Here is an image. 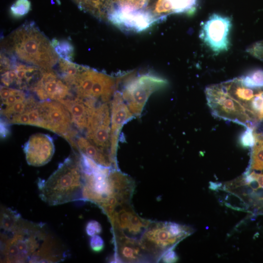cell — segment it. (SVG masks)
Here are the masks:
<instances>
[{
	"mask_svg": "<svg viewBox=\"0 0 263 263\" xmlns=\"http://www.w3.org/2000/svg\"><path fill=\"white\" fill-rule=\"evenodd\" d=\"M1 259L6 263H56L67 257L64 245L44 224L7 208L1 214Z\"/></svg>",
	"mask_w": 263,
	"mask_h": 263,
	"instance_id": "cell-1",
	"label": "cell"
},
{
	"mask_svg": "<svg viewBox=\"0 0 263 263\" xmlns=\"http://www.w3.org/2000/svg\"><path fill=\"white\" fill-rule=\"evenodd\" d=\"M1 46L3 52L41 69H52L59 58L51 42L34 22H26L14 30Z\"/></svg>",
	"mask_w": 263,
	"mask_h": 263,
	"instance_id": "cell-2",
	"label": "cell"
},
{
	"mask_svg": "<svg viewBox=\"0 0 263 263\" xmlns=\"http://www.w3.org/2000/svg\"><path fill=\"white\" fill-rule=\"evenodd\" d=\"M84 183L79 154L74 152L59 164L47 180H39V196L50 206L82 201Z\"/></svg>",
	"mask_w": 263,
	"mask_h": 263,
	"instance_id": "cell-3",
	"label": "cell"
},
{
	"mask_svg": "<svg viewBox=\"0 0 263 263\" xmlns=\"http://www.w3.org/2000/svg\"><path fill=\"white\" fill-rule=\"evenodd\" d=\"M205 94L207 104L214 116L254 130L256 129L258 123L257 116L231 97L222 83L207 87Z\"/></svg>",
	"mask_w": 263,
	"mask_h": 263,
	"instance_id": "cell-4",
	"label": "cell"
},
{
	"mask_svg": "<svg viewBox=\"0 0 263 263\" xmlns=\"http://www.w3.org/2000/svg\"><path fill=\"white\" fill-rule=\"evenodd\" d=\"M180 241L170 231L168 222H150L138 243L148 261H158Z\"/></svg>",
	"mask_w": 263,
	"mask_h": 263,
	"instance_id": "cell-5",
	"label": "cell"
},
{
	"mask_svg": "<svg viewBox=\"0 0 263 263\" xmlns=\"http://www.w3.org/2000/svg\"><path fill=\"white\" fill-rule=\"evenodd\" d=\"M167 84L166 79L150 74L139 75L127 82L121 92L134 116H139L150 94Z\"/></svg>",
	"mask_w": 263,
	"mask_h": 263,
	"instance_id": "cell-6",
	"label": "cell"
},
{
	"mask_svg": "<svg viewBox=\"0 0 263 263\" xmlns=\"http://www.w3.org/2000/svg\"><path fill=\"white\" fill-rule=\"evenodd\" d=\"M39 106L42 128L62 136L70 145L78 132L73 125L67 109L60 102L54 100L39 101Z\"/></svg>",
	"mask_w": 263,
	"mask_h": 263,
	"instance_id": "cell-7",
	"label": "cell"
},
{
	"mask_svg": "<svg viewBox=\"0 0 263 263\" xmlns=\"http://www.w3.org/2000/svg\"><path fill=\"white\" fill-rule=\"evenodd\" d=\"M85 136L117 164L111 152V115L107 102H100L89 118Z\"/></svg>",
	"mask_w": 263,
	"mask_h": 263,
	"instance_id": "cell-8",
	"label": "cell"
},
{
	"mask_svg": "<svg viewBox=\"0 0 263 263\" xmlns=\"http://www.w3.org/2000/svg\"><path fill=\"white\" fill-rule=\"evenodd\" d=\"M108 218L112 225L114 237H122L138 241L151 222L140 217L130 203L118 205Z\"/></svg>",
	"mask_w": 263,
	"mask_h": 263,
	"instance_id": "cell-9",
	"label": "cell"
},
{
	"mask_svg": "<svg viewBox=\"0 0 263 263\" xmlns=\"http://www.w3.org/2000/svg\"><path fill=\"white\" fill-rule=\"evenodd\" d=\"M160 18L148 10L112 6L106 19L123 30L139 32L149 28Z\"/></svg>",
	"mask_w": 263,
	"mask_h": 263,
	"instance_id": "cell-10",
	"label": "cell"
},
{
	"mask_svg": "<svg viewBox=\"0 0 263 263\" xmlns=\"http://www.w3.org/2000/svg\"><path fill=\"white\" fill-rule=\"evenodd\" d=\"M231 26L230 18L213 14L203 23L199 37L215 53L227 51Z\"/></svg>",
	"mask_w": 263,
	"mask_h": 263,
	"instance_id": "cell-11",
	"label": "cell"
},
{
	"mask_svg": "<svg viewBox=\"0 0 263 263\" xmlns=\"http://www.w3.org/2000/svg\"><path fill=\"white\" fill-rule=\"evenodd\" d=\"M30 92L40 101H60L73 96L71 88L52 69H43L40 79Z\"/></svg>",
	"mask_w": 263,
	"mask_h": 263,
	"instance_id": "cell-12",
	"label": "cell"
},
{
	"mask_svg": "<svg viewBox=\"0 0 263 263\" xmlns=\"http://www.w3.org/2000/svg\"><path fill=\"white\" fill-rule=\"evenodd\" d=\"M23 150L29 165L35 167L44 165L51 160L54 153L53 140L47 134H34L25 143Z\"/></svg>",
	"mask_w": 263,
	"mask_h": 263,
	"instance_id": "cell-13",
	"label": "cell"
},
{
	"mask_svg": "<svg viewBox=\"0 0 263 263\" xmlns=\"http://www.w3.org/2000/svg\"><path fill=\"white\" fill-rule=\"evenodd\" d=\"M111 152L113 158L116 160L119 135L124 124L134 116L125 102L120 92L114 93L111 103Z\"/></svg>",
	"mask_w": 263,
	"mask_h": 263,
	"instance_id": "cell-14",
	"label": "cell"
},
{
	"mask_svg": "<svg viewBox=\"0 0 263 263\" xmlns=\"http://www.w3.org/2000/svg\"><path fill=\"white\" fill-rule=\"evenodd\" d=\"M61 103L68 111L73 125L78 132L85 131L90 116L99 101L72 96Z\"/></svg>",
	"mask_w": 263,
	"mask_h": 263,
	"instance_id": "cell-15",
	"label": "cell"
},
{
	"mask_svg": "<svg viewBox=\"0 0 263 263\" xmlns=\"http://www.w3.org/2000/svg\"><path fill=\"white\" fill-rule=\"evenodd\" d=\"M72 148L74 152L84 155L99 165L117 169V165L107 154L78 133L74 138Z\"/></svg>",
	"mask_w": 263,
	"mask_h": 263,
	"instance_id": "cell-16",
	"label": "cell"
},
{
	"mask_svg": "<svg viewBox=\"0 0 263 263\" xmlns=\"http://www.w3.org/2000/svg\"><path fill=\"white\" fill-rule=\"evenodd\" d=\"M15 80L12 88L31 91L40 79L43 69L17 61L12 68Z\"/></svg>",
	"mask_w": 263,
	"mask_h": 263,
	"instance_id": "cell-17",
	"label": "cell"
},
{
	"mask_svg": "<svg viewBox=\"0 0 263 263\" xmlns=\"http://www.w3.org/2000/svg\"><path fill=\"white\" fill-rule=\"evenodd\" d=\"M116 257L126 262L148 261L139 244L138 241L122 237H114Z\"/></svg>",
	"mask_w": 263,
	"mask_h": 263,
	"instance_id": "cell-18",
	"label": "cell"
},
{
	"mask_svg": "<svg viewBox=\"0 0 263 263\" xmlns=\"http://www.w3.org/2000/svg\"><path fill=\"white\" fill-rule=\"evenodd\" d=\"M196 0H157L154 3L152 13L163 18L172 13H183L193 10Z\"/></svg>",
	"mask_w": 263,
	"mask_h": 263,
	"instance_id": "cell-19",
	"label": "cell"
},
{
	"mask_svg": "<svg viewBox=\"0 0 263 263\" xmlns=\"http://www.w3.org/2000/svg\"><path fill=\"white\" fill-rule=\"evenodd\" d=\"M227 94L240 103L248 111L252 99L258 89H253L244 86L239 77L222 82Z\"/></svg>",
	"mask_w": 263,
	"mask_h": 263,
	"instance_id": "cell-20",
	"label": "cell"
},
{
	"mask_svg": "<svg viewBox=\"0 0 263 263\" xmlns=\"http://www.w3.org/2000/svg\"><path fill=\"white\" fill-rule=\"evenodd\" d=\"M80 9L99 19H106L112 0H72Z\"/></svg>",
	"mask_w": 263,
	"mask_h": 263,
	"instance_id": "cell-21",
	"label": "cell"
},
{
	"mask_svg": "<svg viewBox=\"0 0 263 263\" xmlns=\"http://www.w3.org/2000/svg\"><path fill=\"white\" fill-rule=\"evenodd\" d=\"M57 64L58 74L72 90L77 78L84 66L61 58H59Z\"/></svg>",
	"mask_w": 263,
	"mask_h": 263,
	"instance_id": "cell-22",
	"label": "cell"
},
{
	"mask_svg": "<svg viewBox=\"0 0 263 263\" xmlns=\"http://www.w3.org/2000/svg\"><path fill=\"white\" fill-rule=\"evenodd\" d=\"M24 91L16 88L0 86V111L17 102L26 99L29 95Z\"/></svg>",
	"mask_w": 263,
	"mask_h": 263,
	"instance_id": "cell-23",
	"label": "cell"
},
{
	"mask_svg": "<svg viewBox=\"0 0 263 263\" xmlns=\"http://www.w3.org/2000/svg\"><path fill=\"white\" fill-rule=\"evenodd\" d=\"M254 134L256 142L252 149L250 169L263 170V136L255 132Z\"/></svg>",
	"mask_w": 263,
	"mask_h": 263,
	"instance_id": "cell-24",
	"label": "cell"
},
{
	"mask_svg": "<svg viewBox=\"0 0 263 263\" xmlns=\"http://www.w3.org/2000/svg\"><path fill=\"white\" fill-rule=\"evenodd\" d=\"M242 84L246 87L257 89L263 88V70L256 69L239 77Z\"/></svg>",
	"mask_w": 263,
	"mask_h": 263,
	"instance_id": "cell-25",
	"label": "cell"
},
{
	"mask_svg": "<svg viewBox=\"0 0 263 263\" xmlns=\"http://www.w3.org/2000/svg\"><path fill=\"white\" fill-rule=\"evenodd\" d=\"M51 43L56 52L60 58L72 61L74 56V48L69 41L54 39Z\"/></svg>",
	"mask_w": 263,
	"mask_h": 263,
	"instance_id": "cell-26",
	"label": "cell"
},
{
	"mask_svg": "<svg viewBox=\"0 0 263 263\" xmlns=\"http://www.w3.org/2000/svg\"><path fill=\"white\" fill-rule=\"evenodd\" d=\"M31 9V3L28 0H17L10 7L11 14L19 18L27 14Z\"/></svg>",
	"mask_w": 263,
	"mask_h": 263,
	"instance_id": "cell-27",
	"label": "cell"
},
{
	"mask_svg": "<svg viewBox=\"0 0 263 263\" xmlns=\"http://www.w3.org/2000/svg\"><path fill=\"white\" fill-rule=\"evenodd\" d=\"M149 0H112V6L132 10H142Z\"/></svg>",
	"mask_w": 263,
	"mask_h": 263,
	"instance_id": "cell-28",
	"label": "cell"
},
{
	"mask_svg": "<svg viewBox=\"0 0 263 263\" xmlns=\"http://www.w3.org/2000/svg\"><path fill=\"white\" fill-rule=\"evenodd\" d=\"M240 143L244 147H253L256 142L254 130L247 127L246 130L241 135Z\"/></svg>",
	"mask_w": 263,
	"mask_h": 263,
	"instance_id": "cell-29",
	"label": "cell"
},
{
	"mask_svg": "<svg viewBox=\"0 0 263 263\" xmlns=\"http://www.w3.org/2000/svg\"><path fill=\"white\" fill-rule=\"evenodd\" d=\"M246 51L254 57L263 60V40L253 43Z\"/></svg>",
	"mask_w": 263,
	"mask_h": 263,
	"instance_id": "cell-30",
	"label": "cell"
},
{
	"mask_svg": "<svg viewBox=\"0 0 263 263\" xmlns=\"http://www.w3.org/2000/svg\"><path fill=\"white\" fill-rule=\"evenodd\" d=\"M90 245L94 252L99 253L103 250L104 247V242L102 238L98 234L95 235L90 238Z\"/></svg>",
	"mask_w": 263,
	"mask_h": 263,
	"instance_id": "cell-31",
	"label": "cell"
},
{
	"mask_svg": "<svg viewBox=\"0 0 263 263\" xmlns=\"http://www.w3.org/2000/svg\"><path fill=\"white\" fill-rule=\"evenodd\" d=\"M102 231L100 224L97 221L92 220L89 221L86 226L87 234L90 236L99 234Z\"/></svg>",
	"mask_w": 263,
	"mask_h": 263,
	"instance_id": "cell-32",
	"label": "cell"
},
{
	"mask_svg": "<svg viewBox=\"0 0 263 263\" xmlns=\"http://www.w3.org/2000/svg\"><path fill=\"white\" fill-rule=\"evenodd\" d=\"M178 259L176 253L173 250V248L167 251L161 257L160 260L164 263H175Z\"/></svg>",
	"mask_w": 263,
	"mask_h": 263,
	"instance_id": "cell-33",
	"label": "cell"
},
{
	"mask_svg": "<svg viewBox=\"0 0 263 263\" xmlns=\"http://www.w3.org/2000/svg\"><path fill=\"white\" fill-rule=\"evenodd\" d=\"M250 174L254 180L258 183L259 187L263 188V173H257L253 171Z\"/></svg>",
	"mask_w": 263,
	"mask_h": 263,
	"instance_id": "cell-34",
	"label": "cell"
}]
</instances>
